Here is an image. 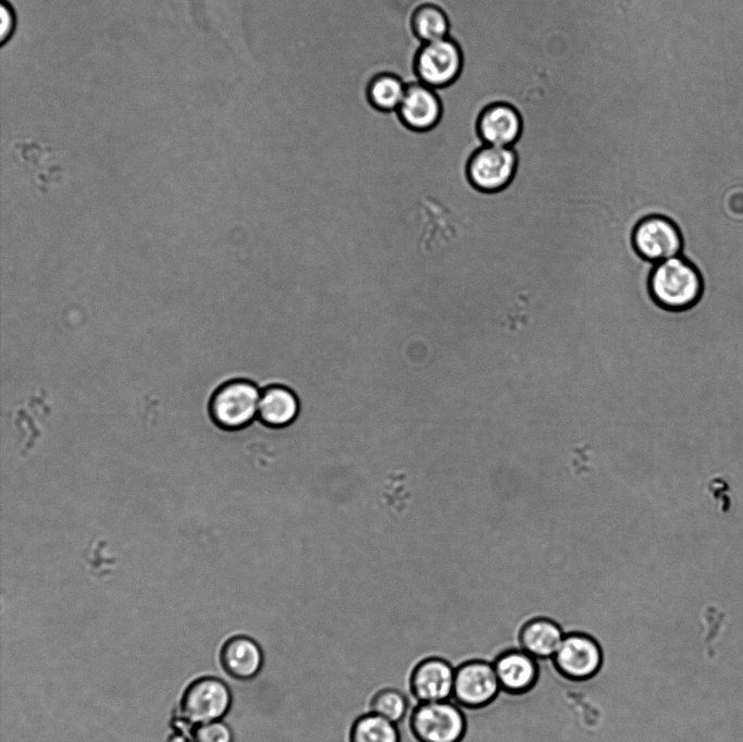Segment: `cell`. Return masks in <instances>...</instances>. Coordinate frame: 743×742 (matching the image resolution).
I'll return each mask as SVG.
<instances>
[{"instance_id": "obj_8", "label": "cell", "mask_w": 743, "mask_h": 742, "mask_svg": "<svg viewBox=\"0 0 743 742\" xmlns=\"http://www.w3.org/2000/svg\"><path fill=\"white\" fill-rule=\"evenodd\" d=\"M636 251L654 263L680 256L683 236L679 226L669 218L652 215L643 219L633 233Z\"/></svg>"}, {"instance_id": "obj_5", "label": "cell", "mask_w": 743, "mask_h": 742, "mask_svg": "<svg viewBox=\"0 0 743 742\" xmlns=\"http://www.w3.org/2000/svg\"><path fill=\"white\" fill-rule=\"evenodd\" d=\"M233 694L225 682L215 677H201L184 691L181 708L184 717L194 724L220 720L231 709Z\"/></svg>"}, {"instance_id": "obj_7", "label": "cell", "mask_w": 743, "mask_h": 742, "mask_svg": "<svg viewBox=\"0 0 743 742\" xmlns=\"http://www.w3.org/2000/svg\"><path fill=\"white\" fill-rule=\"evenodd\" d=\"M462 67L459 46L450 38L423 44L416 58L420 83L434 89L451 84Z\"/></svg>"}, {"instance_id": "obj_1", "label": "cell", "mask_w": 743, "mask_h": 742, "mask_svg": "<svg viewBox=\"0 0 743 742\" xmlns=\"http://www.w3.org/2000/svg\"><path fill=\"white\" fill-rule=\"evenodd\" d=\"M649 289L660 307L683 312L693 309L701 300L703 276L692 261L680 255L655 263Z\"/></svg>"}, {"instance_id": "obj_13", "label": "cell", "mask_w": 743, "mask_h": 742, "mask_svg": "<svg viewBox=\"0 0 743 742\" xmlns=\"http://www.w3.org/2000/svg\"><path fill=\"white\" fill-rule=\"evenodd\" d=\"M397 112L407 127L424 132L433 128L439 121L442 104L434 88L413 83L407 85Z\"/></svg>"}, {"instance_id": "obj_20", "label": "cell", "mask_w": 743, "mask_h": 742, "mask_svg": "<svg viewBox=\"0 0 743 742\" xmlns=\"http://www.w3.org/2000/svg\"><path fill=\"white\" fill-rule=\"evenodd\" d=\"M407 85L394 74L385 73L374 77L368 88V98L381 111H396L405 96Z\"/></svg>"}, {"instance_id": "obj_17", "label": "cell", "mask_w": 743, "mask_h": 742, "mask_svg": "<svg viewBox=\"0 0 743 742\" xmlns=\"http://www.w3.org/2000/svg\"><path fill=\"white\" fill-rule=\"evenodd\" d=\"M350 742H400L398 726L374 713L359 716L350 729Z\"/></svg>"}, {"instance_id": "obj_14", "label": "cell", "mask_w": 743, "mask_h": 742, "mask_svg": "<svg viewBox=\"0 0 743 742\" xmlns=\"http://www.w3.org/2000/svg\"><path fill=\"white\" fill-rule=\"evenodd\" d=\"M478 128L485 145L511 147L520 136L522 122L512 106L498 102L482 112Z\"/></svg>"}, {"instance_id": "obj_15", "label": "cell", "mask_w": 743, "mask_h": 742, "mask_svg": "<svg viewBox=\"0 0 743 742\" xmlns=\"http://www.w3.org/2000/svg\"><path fill=\"white\" fill-rule=\"evenodd\" d=\"M566 633L564 627L555 619L535 616L521 627L519 645L536 659H549L558 651Z\"/></svg>"}, {"instance_id": "obj_21", "label": "cell", "mask_w": 743, "mask_h": 742, "mask_svg": "<svg viewBox=\"0 0 743 742\" xmlns=\"http://www.w3.org/2000/svg\"><path fill=\"white\" fill-rule=\"evenodd\" d=\"M194 742H234V733L225 722L210 721L196 728Z\"/></svg>"}, {"instance_id": "obj_2", "label": "cell", "mask_w": 743, "mask_h": 742, "mask_svg": "<svg viewBox=\"0 0 743 742\" xmlns=\"http://www.w3.org/2000/svg\"><path fill=\"white\" fill-rule=\"evenodd\" d=\"M261 391L258 384L245 378L224 382L210 398L211 420L227 431L248 426L258 417Z\"/></svg>"}, {"instance_id": "obj_12", "label": "cell", "mask_w": 743, "mask_h": 742, "mask_svg": "<svg viewBox=\"0 0 743 742\" xmlns=\"http://www.w3.org/2000/svg\"><path fill=\"white\" fill-rule=\"evenodd\" d=\"M493 665L500 688L507 693H527L537 683L538 660L521 648H511L500 653Z\"/></svg>"}, {"instance_id": "obj_3", "label": "cell", "mask_w": 743, "mask_h": 742, "mask_svg": "<svg viewBox=\"0 0 743 742\" xmlns=\"http://www.w3.org/2000/svg\"><path fill=\"white\" fill-rule=\"evenodd\" d=\"M409 725L419 742H460L467 730L466 715L454 700L416 703Z\"/></svg>"}, {"instance_id": "obj_10", "label": "cell", "mask_w": 743, "mask_h": 742, "mask_svg": "<svg viewBox=\"0 0 743 742\" xmlns=\"http://www.w3.org/2000/svg\"><path fill=\"white\" fill-rule=\"evenodd\" d=\"M456 667L439 656L420 660L410 675V691L418 702L453 698Z\"/></svg>"}, {"instance_id": "obj_11", "label": "cell", "mask_w": 743, "mask_h": 742, "mask_svg": "<svg viewBox=\"0 0 743 742\" xmlns=\"http://www.w3.org/2000/svg\"><path fill=\"white\" fill-rule=\"evenodd\" d=\"M220 664L226 675L236 681H247L259 675L264 655L261 645L250 635L230 636L220 650Z\"/></svg>"}, {"instance_id": "obj_9", "label": "cell", "mask_w": 743, "mask_h": 742, "mask_svg": "<svg viewBox=\"0 0 743 742\" xmlns=\"http://www.w3.org/2000/svg\"><path fill=\"white\" fill-rule=\"evenodd\" d=\"M517 156L511 147L485 145L470 159L468 175L471 183L483 191H497L513 177Z\"/></svg>"}, {"instance_id": "obj_6", "label": "cell", "mask_w": 743, "mask_h": 742, "mask_svg": "<svg viewBox=\"0 0 743 742\" xmlns=\"http://www.w3.org/2000/svg\"><path fill=\"white\" fill-rule=\"evenodd\" d=\"M501 688L493 663L467 660L456 667L453 698L466 708H481L496 700Z\"/></svg>"}, {"instance_id": "obj_19", "label": "cell", "mask_w": 743, "mask_h": 742, "mask_svg": "<svg viewBox=\"0 0 743 742\" xmlns=\"http://www.w3.org/2000/svg\"><path fill=\"white\" fill-rule=\"evenodd\" d=\"M412 28L423 44L433 42L448 37L449 21L441 8L423 4L413 13Z\"/></svg>"}, {"instance_id": "obj_16", "label": "cell", "mask_w": 743, "mask_h": 742, "mask_svg": "<svg viewBox=\"0 0 743 742\" xmlns=\"http://www.w3.org/2000/svg\"><path fill=\"white\" fill-rule=\"evenodd\" d=\"M298 413V397L287 385L272 383L262 388L258 418L264 425L286 428L295 421Z\"/></svg>"}, {"instance_id": "obj_18", "label": "cell", "mask_w": 743, "mask_h": 742, "mask_svg": "<svg viewBox=\"0 0 743 742\" xmlns=\"http://www.w3.org/2000/svg\"><path fill=\"white\" fill-rule=\"evenodd\" d=\"M416 702L418 701L411 692H405L395 687H383L372 695L370 713L380 715L397 725Z\"/></svg>"}, {"instance_id": "obj_4", "label": "cell", "mask_w": 743, "mask_h": 742, "mask_svg": "<svg viewBox=\"0 0 743 742\" xmlns=\"http://www.w3.org/2000/svg\"><path fill=\"white\" fill-rule=\"evenodd\" d=\"M604 660L602 644L593 635L581 631L566 633L553 657L557 670L574 681L595 677L600 671Z\"/></svg>"}, {"instance_id": "obj_22", "label": "cell", "mask_w": 743, "mask_h": 742, "mask_svg": "<svg viewBox=\"0 0 743 742\" xmlns=\"http://www.w3.org/2000/svg\"><path fill=\"white\" fill-rule=\"evenodd\" d=\"M0 14H1V30H0V42L4 46L14 35L16 29V14L13 5L9 0H1L0 3Z\"/></svg>"}]
</instances>
